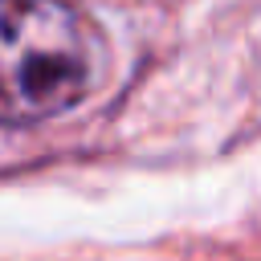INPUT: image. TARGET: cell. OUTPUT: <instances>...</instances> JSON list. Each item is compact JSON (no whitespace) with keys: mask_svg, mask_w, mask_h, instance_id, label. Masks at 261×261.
I'll return each mask as SVG.
<instances>
[{"mask_svg":"<svg viewBox=\"0 0 261 261\" xmlns=\"http://www.w3.org/2000/svg\"><path fill=\"white\" fill-rule=\"evenodd\" d=\"M106 73L94 20L69 0H0V126L82 106Z\"/></svg>","mask_w":261,"mask_h":261,"instance_id":"cell-1","label":"cell"}]
</instances>
